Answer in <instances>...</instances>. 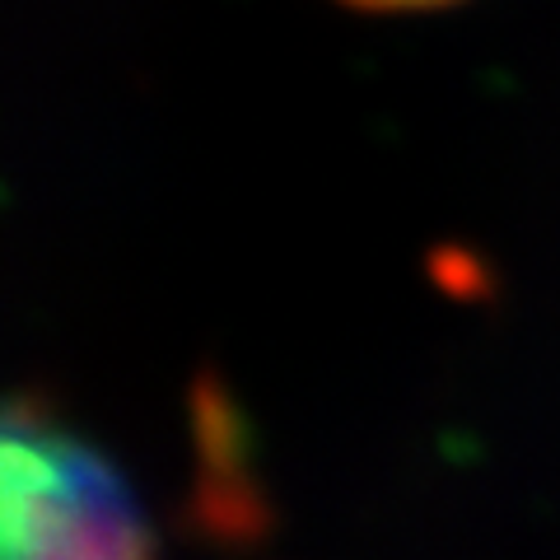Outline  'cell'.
I'll list each match as a JSON object with an SVG mask.
<instances>
[{"label":"cell","instance_id":"7a4b0ae2","mask_svg":"<svg viewBox=\"0 0 560 560\" xmlns=\"http://www.w3.org/2000/svg\"><path fill=\"white\" fill-rule=\"evenodd\" d=\"M346 5L393 14V10H440V5H458V0H346Z\"/></svg>","mask_w":560,"mask_h":560},{"label":"cell","instance_id":"6da1fadb","mask_svg":"<svg viewBox=\"0 0 560 560\" xmlns=\"http://www.w3.org/2000/svg\"><path fill=\"white\" fill-rule=\"evenodd\" d=\"M0 560H154L127 477L38 401H0Z\"/></svg>","mask_w":560,"mask_h":560}]
</instances>
